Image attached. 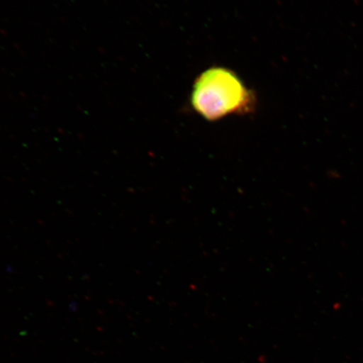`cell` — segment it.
<instances>
[{"label":"cell","mask_w":363,"mask_h":363,"mask_svg":"<svg viewBox=\"0 0 363 363\" xmlns=\"http://www.w3.org/2000/svg\"><path fill=\"white\" fill-rule=\"evenodd\" d=\"M255 96L242 79L221 67L208 68L199 75L191 94L194 111L210 121L248 113L255 107Z\"/></svg>","instance_id":"1"}]
</instances>
